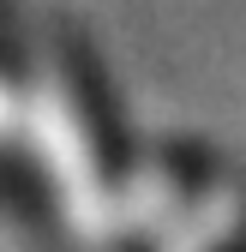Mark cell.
I'll return each instance as SVG.
<instances>
[{"instance_id":"4","label":"cell","mask_w":246,"mask_h":252,"mask_svg":"<svg viewBox=\"0 0 246 252\" xmlns=\"http://www.w3.org/2000/svg\"><path fill=\"white\" fill-rule=\"evenodd\" d=\"M0 42H6V0H0Z\"/></svg>"},{"instance_id":"1","label":"cell","mask_w":246,"mask_h":252,"mask_svg":"<svg viewBox=\"0 0 246 252\" xmlns=\"http://www.w3.org/2000/svg\"><path fill=\"white\" fill-rule=\"evenodd\" d=\"M36 132H42L48 174L60 186V198H66V210L78 216V228L96 240L126 234L138 174L126 162V138H120V120L108 108V90H102L96 66H90V54L72 42L42 48Z\"/></svg>"},{"instance_id":"3","label":"cell","mask_w":246,"mask_h":252,"mask_svg":"<svg viewBox=\"0 0 246 252\" xmlns=\"http://www.w3.org/2000/svg\"><path fill=\"white\" fill-rule=\"evenodd\" d=\"M6 114H12V90L0 84V126H6Z\"/></svg>"},{"instance_id":"2","label":"cell","mask_w":246,"mask_h":252,"mask_svg":"<svg viewBox=\"0 0 246 252\" xmlns=\"http://www.w3.org/2000/svg\"><path fill=\"white\" fill-rule=\"evenodd\" d=\"M168 228H174L168 252H246V192L228 186L222 174H210L204 162H192V180Z\"/></svg>"}]
</instances>
